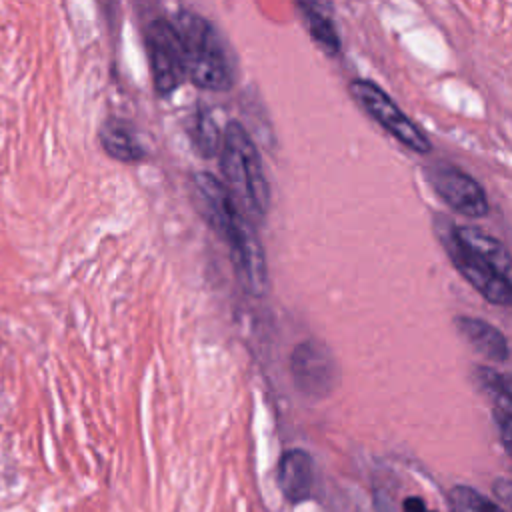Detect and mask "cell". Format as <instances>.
Instances as JSON below:
<instances>
[{"instance_id":"obj_17","label":"cell","mask_w":512,"mask_h":512,"mask_svg":"<svg viewBox=\"0 0 512 512\" xmlns=\"http://www.w3.org/2000/svg\"><path fill=\"white\" fill-rule=\"evenodd\" d=\"M378 510L380 512H442L436 506H432L426 496H422L418 492L404 494L396 504L378 500Z\"/></svg>"},{"instance_id":"obj_11","label":"cell","mask_w":512,"mask_h":512,"mask_svg":"<svg viewBox=\"0 0 512 512\" xmlns=\"http://www.w3.org/2000/svg\"><path fill=\"white\" fill-rule=\"evenodd\" d=\"M474 378L478 386L490 396L494 406V422L500 432V440L504 448L510 446V420H512V396L506 376L488 366H476Z\"/></svg>"},{"instance_id":"obj_14","label":"cell","mask_w":512,"mask_h":512,"mask_svg":"<svg viewBox=\"0 0 512 512\" xmlns=\"http://www.w3.org/2000/svg\"><path fill=\"white\" fill-rule=\"evenodd\" d=\"M296 8L302 16V22L310 38L318 44V48L328 56H336L340 52V38L330 14L324 12V6L302 2V4H296Z\"/></svg>"},{"instance_id":"obj_8","label":"cell","mask_w":512,"mask_h":512,"mask_svg":"<svg viewBox=\"0 0 512 512\" xmlns=\"http://www.w3.org/2000/svg\"><path fill=\"white\" fill-rule=\"evenodd\" d=\"M426 178L436 196L458 214L480 218L488 212V198L482 186L454 164L438 162L426 168Z\"/></svg>"},{"instance_id":"obj_5","label":"cell","mask_w":512,"mask_h":512,"mask_svg":"<svg viewBox=\"0 0 512 512\" xmlns=\"http://www.w3.org/2000/svg\"><path fill=\"white\" fill-rule=\"evenodd\" d=\"M352 98L370 114L388 134H392L406 148L428 154L432 150L426 134L396 106V102L370 80H352L348 86Z\"/></svg>"},{"instance_id":"obj_7","label":"cell","mask_w":512,"mask_h":512,"mask_svg":"<svg viewBox=\"0 0 512 512\" xmlns=\"http://www.w3.org/2000/svg\"><path fill=\"white\" fill-rule=\"evenodd\" d=\"M290 376L300 394L308 398L328 396L338 382V366L332 352L316 338L302 340L290 354Z\"/></svg>"},{"instance_id":"obj_9","label":"cell","mask_w":512,"mask_h":512,"mask_svg":"<svg viewBox=\"0 0 512 512\" xmlns=\"http://www.w3.org/2000/svg\"><path fill=\"white\" fill-rule=\"evenodd\" d=\"M316 468L312 456L302 448L286 450L276 466V484L290 504H300L312 496Z\"/></svg>"},{"instance_id":"obj_16","label":"cell","mask_w":512,"mask_h":512,"mask_svg":"<svg viewBox=\"0 0 512 512\" xmlns=\"http://www.w3.org/2000/svg\"><path fill=\"white\" fill-rule=\"evenodd\" d=\"M190 138H192L194 146L200 150V154H204V156H212L220 150L222 136H220L214 120L210 118V114L200 112L194 116Z\"/></svg>"},{"instance_id":"obj_1","label":"cell","mask_w":512,"mask_h":512,"mask_svg":"<svg viewBox=\"0 0 512 512\" xmlns=\"http://www.w3.org/2000/svg\"><path fill=\"white\" fill-rule=\"evenodd\" d=\"M194 188L206 222L228 248L238 282L248 294L264 296L268 292L266 254L250 220L240 212L224 184L212 174L198 172L194 176Z\"/></svg>"},{"instance_id":"obj_6","label":"cell","mask_w":512,"mask_h":512,"mask_svg":"<svg viewBox=\"0 0 512 512\" xmlns=\"http://www.w3.org/2000/svg\"><path fill=\"white\" fill-rule=\"evenodd\" d=\"M144 42L154 88L160 96H170L186 78L182 46L174 24L166 18L150 20Z\"/></svg>"},{"instance_id":"obj_10","label":"cell","mask_w":512,"mask_h":512,"mask_svg":"<svg viewBox=\"0 0 512 512\" xmlns=\"http://www.w3.org/2000/svg\"><path fill=\"white\" fill-rule=\"evenodd\" d=\"M462 338L482 356L494 362H506L510 356L506 336L492 324L474 316H458L454 320Z\"/></svg>"},{"instance_id":"obj_13","label":"cell","mask_w":512,"mask_h":512,"mask_svg":"<svg viewBox=\"0 0 512 512\" xmlns=\"http://www.w3.org/2000/svg\"><path fill=\"white\" fill-rule=\"evenodd\" d=\"M456 236L458 240L468 248L472 250L474 254H478L482 260H486L496 272H500L502 276L508 278V272H510V256H508V250L506 246L490 236L488 232L480 230V228H474V226H456Z\"/></svg>"},{"instance_id":"obj_4","label":"cell","mask_w":512,"mask_h":512,"mask_svg":"<svg viewBox=\"0 0 512 512\" xmlns=\"http://www.w3.org/2000/svg\"><path fill=\"white\" fill-rule=\"evenodd\" d=\"M436 236L446 250L456 270L492 304L508 306L512 302V286L506 276L496 272L486 260L468 250L456 236V226L450 218L436 216Z\"/></svg>"},{"instance_id":"obj_3","label":"cell","mask_w":512,"mask_h":512,"mask_svg":"<svg viewBox=\"0 0 512 512\" xmlns=\"http://www.w3.org/2000/svg\"><path fill=\"white\" fill-rule=\"evenodd\" d=\"M172 24L180 38L186 78L200 90H230L234 72L224 40L214 24L190 10L178 12Z\"/></svg>"},{"instance_id":"obj_2","label":"cell","mask_w":512,"mask_h":512,"mask_svg":"<svg viewBox=\"0 0 512 512\" xmlns=\"http://www.w3.org/2000/svg\"><path fill=\"white\" fill-rule=\"evenodd\" d=\"M220 170L224 188L248 220H260L270 208V186L258 148L246 128L230 120L220 140Z\"/></svg>"},{"instance_id":"obj_15","label":"cell","mask_w":512,"mask_h":512,"mask_svg":"<svg viewBox=\"0 0 512 512\" xmlns=\"http://www.w3.org/2000/svg\"><path fill=\"white\" fill-rule=\"evenodd\" d=\"M450 512H506L498 502L474 490L472 486H454L448 492Z\"/></svg>"},{"instance_id":"obj_12","label":"cell","mask_w":512,"mask_h":512,"mask_svg":"<svg viewBox=\"0 0 512 512\" xmlns=\"http://www.w3.org/2000/svg\"><path fill=\"white\" fill-rule=\"evenodd\" d=\"M98 140L104 152L118 162H140L144 158V148L126 120L108 118L102 122Z\"/></svg>"}]
</instances>
